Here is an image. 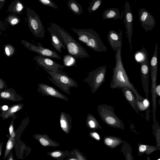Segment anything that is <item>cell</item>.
<instances>
[{"label": "cell", "instance_id": "obj_37", "mask_svg": "<svg viewBox=\"0 0 160 160\" xmlns=\"http://www.w3.org/2000/svg\"><path fill=\"white\" fill-rule=\"evenodd\" d=\"M7 160H14L13 157L12 150H11L9 153Z\"/></svg>", "mask_w": 160, "mask_h": 160}, {"label": "cell", "instance_id": "obj_19", "mask_svg": "<svg viewBox=\"0 0 160 160\" xmlns=\"http://www.w3.org/2000/svg\"><path fill=\"white\" fill-rule=\"evenodd\" d=\"M23 104L22 103L15 104L12 106L6 111L1 112L0 116L3 119H7L9 118L15 116V113L22 108Z\"/></svg>", "mask_w": 160, "mask_h": 160}, {"label": "cell", "instance_id": "obj_18", "mask_svg": "<svg viewBox=\"0 0 160 160\" xmlns=\"http://www.w3.org/2000/svg\"><path fill=\"white\" fill-rule=\"evenodd\" d=\"M72 118L70 114L62 112L60 114V121L61 128L65 132L69 131L71 126Z\"/></svg>", "mask_w": 160, "mask_h": 160}, {"label": "cell", "instance_id": "obj_34", "mask_svg": "<svg viewBox=\"0 0 160 160\" xmlns=\"http://www.w3.org/2000/svg\"><path fill=\"white\" fill-rule=\"evenodd\" d=\"M155 93L156 96L160 97V85H156L155 88Z\"/></svg>", "mask_w": 160, "mask_h": 160}, {"label": "cell", "instance_id": "obj_9", "mask_svg": "<svg viewBox=\"0 0 160 160\" xmlns=\"http://www.w3.org/2000/svg\"><path fill=\"white\" fill-rule=\"evenodd\" d=\"M38 65L42 68L47 72H58L62 70L64 66L60 65L48 57L37 55L33 58Z\"/></svg>", "mask_w": 160, "mask_h": 160}, {"label": "cell", "instance_id": "obj_17", "mask_svg": "<svg viewBox=\"0 0 160 160\" xmlns=\"http://www.w3.org/2000/svg\"><path fill=\"white\" fill-rule=\"evenodd\" d=\"M120 88L127 101L135 111L138 113L139 110L137 105L136 98L132 91L127 88Z\"/></svg>", "mask_w": 160, "mask_h": 160}, {"label": "cell", "instance_id": "obj_36", "mask_svg": "<svg viewBox=\"0 0 160 160\" xmlns=\"http://www.w3.org/2000/svg\"><path fill=\"white\" fill-rule=\"evenodd\" d=\"M23 8V6L22 4L19 3H17V5L16 6V10L18 11H21Z\"/></svg>", "mask_w": 160, "mask_h": 160}, {"label": "cell", "instance_id": "obj_10", "mask_svg": "<svg viewBox=\"0 0 160 160\" xmlns=\"http://www.w3.org/2000/svg\"><path fill=\"white\" fill-rule=\"evenodd\" d=\"M133 16L130 6L128 2L126 1L124 5V22L126 29L125 34H127L130 46L131 52H132V35Z\"/></svg>", "mask_w": 160, "mask_h": 160}, {"label": "cell", "instance_id": "obj_8", "mask_svg": "<svg viewBox=\"0 0 160 160\" xmlns=\"http://www.w3.org/2000/svg\"><path fill=\"white\" fill-rule=\"evenodd\" d=\"M27 12L30 29L36 37H44L45 29L39 15L33 10L28 8Z\"/></svg>", "mask_w": 160, "mask_h": 160}, {"label": "cell", "instance_id": "obj_26", "mask_svg": "<svg viewBox=\"0 0 160 160\" xmlns=\"http://www.w3.org/2000/svg\"><path fill=\"white\" fill-rule=\"evenodd\" d=\"M63 61L64 66L66 67L77 66L75 58L69 54L64 56Z\"/></svg>", "mask_w": 160, "mask_h": 160}, {"label": "cell", "instance_id": "obj_35", "mask_svg": "<svg viewBox=\"0 0 160 160\" xmlns=\"http://www.w3.org/2000/svg\"><path fill=\"white\" fill-rule=\"evenodd\" d=\"M61 153L59 152H52L51 154V156L54 158L58 157L61 156Z\"/></svg>", "mask_w": 160, "mask_h": 160}, {"label": "cell", "instance_id": "obj_41", "mask_svg": "<svg viewBox=\"0 0 160 160\" xmlns=\"http://www.w3.org/2000/svg\"><path fill=\"white\" fill-rule=\"evenodd\" d=\"M146 149V146L144 145H141L139 148L140 152H142L145 151Z\"/></svg>", "mask_w": 160, "mask_h": 160}, {"label": "cell", "instance_id": "obj_16", "mask_svg": "<svg viewBox=\"0 0 160 160\" xmlns=\"http://www.w3.org/2000/svg\"><path fill=\"white\" fill-rule=\"evenodd\" d=\"M0 98L3 100H8L14 102H19L23 98L13 88H9L0 91Z\"/></svg>", "mask_w": 160, "mask_h": 160}, {"label": "cell", "instance_id": "obj_42", "mask_svg": "<svg viewBox=\"0 0 160 160\" xmlns=\"http://www.w3.org/2000/svg\"><path fill=\"white\" fill-rule=\"evenodd\" d=\"M3 144V142L0 143V158L1 155V154L2 153Z\"/></svg>", "mask_w": 160, "mask_h": 160}, {"label": "cell", "instance_id": "obj_39", "mask_svg": "<svg viewBox=\"0 0 160 160\" xmlns=\"http://www.w3.org/2000/svg\"><path fill=\"white\" fill-rule=\"evenodd\" d=\"M18 22V19L16 18H14L12 19L11 21V23L13 25H15L17 24Z\"/></svg>", "mask_w": 160, "mask_h": 160}, {"label": "cell", "instance_id": "obj_20", "mask_svg": "<svg viewBox=\"0 0 160 160\" xmlns=\"http://www.w3.org/2000/svg\"><path fill=\"white\" fill-rule=\"evenodd\" d=\"M121 15L117 8H112L105 10L103 13V20L113 18L117 19L121 18Z\"/></svg>", "mask_w": 160, "mask_h": 160}, {"label": "cell", "instance_id": "obj_25", "mask_svg": "<svg viewBox=\"0 0 160 160\" xmlns=\"http://www.w3.org/2000/svg\"><path fill=\"white\" fill-rule=\"evenodd\" d=\"M15 143V138L10 137L7 142L4 156V160H5L8 157L10 152L12 150Z\"/></svg>", "mask_w": 160, "mask_h": 160}, {"label": "cell", "instance_id": "obj_14", "mask_svg": "<svg viewBox=\"0 0 160 160\" xmlns=\"http://www.w3.org/2000/svg\"><path fill=\"white\" fill-rule=\"evenodd\" d=\"M141 79L143 88L146 98L148 99V79L150 71L148 59L146 62L140 63Z\"/></svg>", "mask_w": 160, "mask_h": 160}, {"label": "cell", "instance_id": "obj_43", "mask_svg": "<svg viewBox=\"0 0 160 160\" xmlns=\"http://www.w3.org/2000/svg\"><path fill=\"white\" fill-rule=\"evenodd\" d=\"M160 160V159H158V160Z\"/></svg>", "mask_w": 160, "mask_h": 160}, {"label": "cell", "instance_id": "obj_33", "mask_svg": "<svg viewBox=\"0 0 160 160\" xmlns=\"http://www.w3.org/2000/svg\"><path fill=\"white\" fill-rule=\"evenodd\" d=\"M113 142V140L110 138H107L105 140V142L108 145L110 146L112 145Z\"/></svg>", "mask_w": 160, "mask_h": 160}, {"label": "cell", "instance_id": "obj_29", "mask_svg": "<svg viewBox=\"0 0 160 160\" xmlns=\"http://www.w3.org/2000/svg\"><path fill=\"white\" fill-rule=\"evenodd\" d=\"M15 118H13V120L12 121L9 129L10 137L12 138H15L16 136V133L14 130L13 124V121Z\"/></svg>", "mask_w": 160, "mask_h": 160}, {"label": "cell", "instance_id": "obj_24", "mask_svg": "<svg viewBox=\"0 0 160 160\" xmlns=\"http://www.w3.org/2000/svg\"><path fill=\"white\" fill-rule=\"evenodd\" d=\"M87 125L91 128H96L99 127V124L96 118L91 114H88L86 119Z\"/></svg>", "mask_w": 160, "mask_h": 160}, {"label": "cell", "instance_id": "obj_22", "mask_svg": "<svg viewBox=\"0 0 160 160\" xmlns=\"http://www.w3.org/2000/svg\"><path fill=\"white\" fill-rule=\"evenodd\" d=\"M134 57L135 61L140 64L146 62L148 59V52L144 47L141 50L135 52Z\"/></svg>", "mask_w": 160, "mask_h": 160}, {"label": "cell", "instance_id": "obj_5", "mask_svg": "<svg viewBox=\"0 0 160 160\" xmlns=\"http://www.w3.org/2000/svg\"><path fill=\"white\" fill-rule=\"evenodd\" d=\"M97 109L101 118L106 124L115 127L123 128V123L114 112L113 107L102 104L98 105Z\"/></svg>", "mask_w": 160, "mask_h": 160}, {"label": "cell", "instance_id": "obj_40", "mask_svg": "<svg viewBox=\"0 0 160 160\" xmlns=\"http://www.w3.org/2000/svg\"><path fill=\"white\" fill-rule=\"evenodd\" d=\"M91 135L97 140L100 139V137L98 134L96 132H93L91 133Z\"/></svg>", "mask_w": 160, "mask_h": 160}, {"label": "cell", "instance_id": "obj_32", "mask_svg": "<svg viewBox=\"0 0 160 160\" xmlns=\"http://www.w3.org/2000/svg\"><path fill=\"white\" fill-rule=\"evenodd\" d=\"M39 141L41 143L43 146H46L49 144L48 141L43 138H41L39 139Z\"/></svg>", "mask_w": 160, "mask_h": 160}, {"label": "cell", "instance_id": "obj_30", "mask_svg": "<svg viewBox=\"0 0 160 160\" xmlns=\"http://www.w3.org/2000/svg\"><path fill=\"white\" fill-rule=\"evenodd\" d=\"M5 50L6 54L8 56H9L12 54L13 51L12 48L8 46L6 47Z\"/></svg>", "mask_w": 160, "mask_h": 160}, {"label": "cell", "instance_id": "obj_28", "mask_svg": "<svg viewBox=\"0 0 160 160\" xmlns=\"http://www.w3.org/2000/svg\"><path fill=\"white\" fill-rule=\"evenodd\" d=\"M44 6H48L54 9H57L58 7L52 1L50 0H38Z\"/></svg>", "mask_w": 160, "mask_h": 160}, {"label": "cell", "instance_id": "obj_11", "mask_svg": "<svg viewBox=\"0 0 160 160\" xmlns=\"http://www.w3.org/2000/svg\"><path fill=\"white\" fill-rule=\"evenodd\" d=\"M139 21L142 28L146 32L151 31L156 25L155 19L148 11L144 8L139 12Z\"/></svg>", "mask_w": 160, "mask_h": 160}, {"label": "cell", "instance_id": "obj_27", "mask_svg": "<svg viewBox=\"0 0 160 160\" xmlns=\"http://www.w3.org/2000/svg\"><path fill=\"white\" fill-rule=\"evenodd\" d=\"M102 0H93L89 2V6L88 8V11L90 13L97 10L100 6Z\"/></svg>", "mask_w": 160, "mask_h": 160}, {"label": "cell", "instance_id": "obj_13", "mask_svg": "<svg viewBox=\"0 0 160 160\" xmlns=\"http://www.w3.org/2000/svg\"><path fill=\"white\" fill-rule=\"evenodd\" d=\"M37 91L42 95L48 96L67 101H68V98L54 88L44 83H39L38 85Z\"/></svg>", "mask_w": 160, "mask_h": 160}, {"label": "cell", "instance_id": "obj_6", "mask_svg": "<svg viewBox=\"0 0 160 160\" xmlns=\"http://www.w3.org/2000/svg\"><path fill=\"white\" fill-rule=\"evenodd\" d=\"M106 69V66L99 67L89 72L88 77L84 79V82L88 83L92 93L95 92L105 82Z\"/></svg>", "mask_w": 160, "mask_h": 160}, {"label": "cell", "instance_id": "obj_38", "mask_svg": "<svg viewBox=\"0 0 160 160\" xmlns=\"http://www.w3.org/2000/svg\"><path fill=\"white\" fill-rule=\"evenodd\" d=\"M8 109V107L7 105H3L0 106V110L1 112H4L7 111Z\"/></svg>", "mask_w": 160, "mask_h": 160}, {"label": "cell", "instance_id": "obj_23", "mask_svg": "<svg viewBox=\"0 0 160 160\" xmlns=\"http://www.w3.org/2000/svg\"><path fill=\"white\" fill-rule=\"evenodd\" d=\"M51 34L52 37V43L54 48L58 52H62L61 48L65 49V47L60 39L54 33L51 31H48Z\"/></svg>", "mask_w": 160, "mask_h": 160}, {"label": "cell", "instance_id": "obj_1", "mask_svg": "<svg viewBox=\"0 0 160 160\" xmlns=\"http://www.w3.org/2000/svg\"><path fill=\"white\" fill-rule=\"evenodd\" d=\"M121 51V49H118L115 54L116 64L113 69L110 88L112 89L121 88H128L132 91L136 100L143 101V98L138 94L129 80L122 63Z\"/></svg>", "mask_w": 160, "mask_h": 160}, {"label": "cell", "instance_id": "obj_31", "mask_svg": "<svg viewBox=\"0 0 160 160\" xmlns=\"http://www.w3.org/2000/svg\"><path fill=\"white\" fill-rule=\"evenodd\" d=\"M5 82L0 78V91L2 90L4 88H7Z\"/></svg>", "mask_w": 160, "mask_h": 160}, {"label": "cell", "instance_id": "obj_3", "mask_svg": "<svg viewBox=\"0 0 160 160\" xmlns=\"http://www.w3.org/2000/svg\"><path fill=\"white\" fill-rule=\"evenodd\" d=\"M77 35L79 40L96 52H104L107 50L99 35L92 29H76L71 28Z\"/></svg>", "mask_w": 160, "mask_h": 160}, {"label": "cell", "instance_id": "obj_7", "mask_svg": "<svg viewBox=\"0 0 160 160\" xmlns=\"http://www.w3.org/2000/svg\"><path fill=\"white\" fill-rule=\"evenodd\" d=\"M158 44L156 43L152 56L150 61V70L152 79L151 92L152 93V102L153 120L154 122L156 121V108L155 88L156 86V80L158 70Z\"/></svg>", "mask_w": 160, "mask_h": 160}, {"label": "cell", "instance_id": "obj_4", "mask_svg": "<svg viewBox=\"0 0 160 160\" xmlns=\"http://www.w3.org/2000/svg\"><path fill=\"white\" fill-rule=\"evenodd\" d=\"M47 72L51 77H48V78L60 89L68 94H71L70 92L71 88L78 87L76 81L62 70L56 72Z\"/></svg>", "mask_w": 160, "mask_h": 160}, {"label": "cell", "instance_id": "obj_21", "mask_svg": "<svg viewBox=\"0 0 160 160\" xmlns=\"http://www.w3.org/2000/svg\"><path fill=\"white\" fill-rule=\"evenodd\" d=\"M67 5L70 10L76 15H80L83 12L81 6L75 0H68Z\"/></svg>", "mask_w": 160, "mask_h": 160}, {"label": "cell", "instance_id": "obj_44", "mask_svg": "<svg viewBox=\"0 0 160 160\" xmlns=\"http://www.w3.org/2000/svg\"><path fill=\"white\" fill-rule=\"evenodd\" d=\"M73 160V159H72V160Z\"/></svg>", "mask_w": 160, "mask_h": 160}, {"label": "cell", "instance_id": "obj_2", "mask_svg": "<svg viewBox=\"0 0 160 160\" xmlns=\"http://www.w3.org/2000/svg\"><path fill=\"white\" fill-rule=\"evenodd\" d=\"M48 28L50 31L56 35L66 47L69 54L75 58H85L89 55L85 49L68 32L56 24L50 22Z\"/></svg>", "mask_w": 160, "mask_h": 160}, {"label": "cell", "instance_id": "obj_15", "mask_svg": "<svg viewBox=\"0 0 160 160\" xmlns=\"http://www.w3.org/2000/svg\"><path fill=\"white\" fill-rule=\"evenodd\" d=\"M119 33L113 30H110L108 35V39L109 44L112 49L117 51L121 49L122 46V31L118 28Z\"/></svg>", "mask_w": 160, "mask_h": 160}, {"label": "cell", "instance_id": "obj_12", "mask_svg": "<svg viewBox=\"0 0 160 160\" xmlns=\"http://www.w3.org/2000/svg\"><path fill=\"white\" fill-rule=\"evenodd\" d=\"M27 48L29 50L42 55L48 58L58 59L61 58V57L56 51L43 47L40 43H38V46H36L28 42H26Z\"/></svg>", "mask_w": 160, "mask_h": 160}]
</instances>
